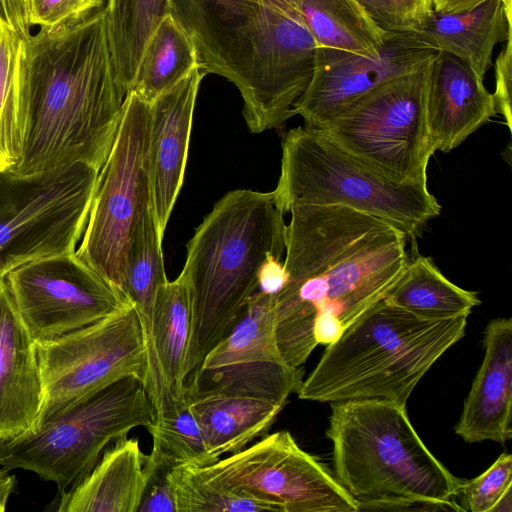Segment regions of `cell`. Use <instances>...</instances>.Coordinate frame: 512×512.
<instances>
[{
    "label": "cell",
    "instance_id": "cell-1",
    "mask_svg": "<svg viewBox=\"0 0 512 512\" xmlns=\"http://www.w3.org/2000/svg\"><path fill=\"white\" fill-rule=\"evenodd\" d=\"M286 226L285 287L274 296L283 361L301 368L317 345L335 341L398 281L410 258L407 235L340 205H295Z\"/></svg>",
    "mask_w": 512,
    "mask_h": 512
},
{
    "label": "cell",
    "instance_id": "cell-2",
    "mask_svg": "<svg viewBox=\"0 0 512 512\" xmlns=\"http://www.w3.org/2000/svg\"><path fill=\"white\" fill-rule=\"evenodd\" d=\"M22 153L9 171H97L112 148L125 95L115 74L105 8L21 39L16 64Z\"/></svg>",
    "mask_w": 512,
    "mask_h": 512
},
{
    "label": "cell",
    "instance_id": "cell-3",
    "mask_svg": "<svg viewBox=\"0 0 512 512\" xmlns=\"http://www.w3.org/2000/svg\"><path fill=\"white\" fill-rule=\"evenodd\" d=\"M286 226L273 191L238 189L225 194L196 229L179 275L191 304L186 382L234 327L258 289L267 256L282 259Z\"/></svg>",
    "mask_w": 512,
    "mask_h": 512
},
{
    "label": "cell",
    "instance_id": "cell-4",
    "mask_svg": "<svg viewBox=\"0 0 512 512\" xmlns=\"http://www.w3.org/2000/svg\"><path fill=\"white\" fill-rule=\"evenodd\" d=\"M327 436L335 477L367 509L463 511L453 497L464 480L429 451L406 406L387 400L333 402Z\"/></svg>",
    "mask_w": 512,
    "mask_h": 512
},
{
    "label": "cell",
    "instance_id": "cell-5",
    "mask_svg": "<svg viewBox=\"0 0 512 512\" xmlns=\"http://www.w3.org/2000/svg\"><path fill=\"white\" fill-rule=\"evenodd\" d=\"M467 315L427 319L379 300L335 341L302 380L303 400L378 399L406 406L433 364L465 335Z\"/></svg>",
    "mask_w": 512,
    "mask_h": 512
},
{
    "label": "cell",
    "instance_id": "cell-6",
    "mask_svg": "<svg viewBox=\"0 0 512 512\" xmlns=\"http://www.w3.org/2000/svg\"><path fill=\"white\" fill-rule=\"evenodd\" d=\"M273 194L284 214L295 205L346 206L388 221L412 243L441 212L427 184L394 182L306 126L283 137Z\"/></svg>",
    "mask_w": 512,
    "mask_h": 512
},
{
    "label": "cell",
    "instance_id": "cell-7",
    "mask_svg": "<svg viewBox=\"0 0 512 512\" xmlns=\"http://www.w3.org/2000/svg\"><path fill=\"white\" fill-rule=\"evenodd\" d=\"M153 416L144 382L125 377L1 442L0 465L32 471L63 493L91 471L109 443L146 427Z\"/></svg>",
    "mask_w": 512,
    "mask_h": 512
},
{
    "label": "cell",
    "instance_id": "cell-8",
    "mask_svg": "<svg viewBox=\"0 0 512 512\" xmlns=\"http://www.w3.org/2000/svg\"><path fill=\"white\" fill-rule=\"evenodd\" d=\"M431 60L365 93L315 130L394 182L427 184L434 154L426 121Z\"/></svg>",
    "mask_w": 512,
    "mask_h": 512
},
{
    "label": "cell",
    "instance_id": "cell-9",
    "mask_svg": "<svg viewBox=\"0 0 512 512\" xmlns=\"http://www.w3.org/2000/svg\"><path fill=\"white\" fill-rule=\"evenodd\" d=\"M98 173L86 164L30 176L0 172V278L24 263L76 251Z\"/></svg>",
    "mask_w": 512,
    "mask_h": 512
},
{
    "label": "cell",
    "instance_id": "cell-10",
    "mask_svg": "<svg viewBox=\"0 0 512 512\" xmlns=\"http://www.w3.org/2000/svg\"><path fill=\"white\" fill-rule=\"evenodd\" d=\"M149 122L150 104L129 91L112 148L98 173L87 223L76 250L120 292L130 235L144 206L152 199Z\"/></svg>",
    "mask_w": 512,
    "mask_h": 512
},
{
    "label": "cell",
    "instance_id": "cell-11",
    "mask_svg": "<svg viewBox=\"0 0 512 512\" xmlns=\"http://www.w3.org/2000/svg\"><path fill=\"white\" fill-rule=\"evenodd\" d=\"M36 349L44 403L35 427L119 379H146V340L132 303L85 327L38 342Z\"/></svg>",
    "mask_w": 512,
    "mask_h": 512
},
{
    "label": "cell",
    "instance_id": "cell-12",
    "mask_svg": "<svg viewBox=\"0 0 512 512\" xmlns=\"http://www.w3.org/2000/svg\"><path fill=\"white\" fill-rule=\"evenodd\" d=\"M206 479L272 504L277 512H357L352 497L328 469L301 449L288 431L199 467Z\"/></svg>",
    "mask_w": 512,
    "mask_h": 512
},
{
    "label": "cell",
    "instance_id": "cell-13",
    "mask_svg": "<svg viewBox=\"0 0 512 512\" xmlns=\"http://www.w3.org/2000/svg\"><path fill=\"white\" fill-rule=\"evenodd\" d=\"M4 280L36 343L85 327L132 303L76 251L24 263Z\"/></svg>",
    "mask_w": 512,
    "mask_h": 512
},
{
    "label": "cell",
    "instance_id": "cell-14",
    "mask_svg": "<svg viewBox=\"0 0 512 512\" xmlns=\"http://www.w3.org/2000/svg\"><path fill=\"white\" fill-rule=\"evenodd\" d=\"M262 32L240 92L252 133L280 127L314 71L316 44L301 0H260Z\"/></svg>",
    "mask_w": 512,
    "mask_h": 512
},
{
    "label": "cell",
    "instance_id": "cell-15",
    "mask_svg": "<svg viewBox=\"0 0 512 512\" xmlns=\"http://www.w3.org/2000/svg\"><path fill=\"white\" fill-rule=\"evenodd\" d=\"M437 52L416 31L389 32L375 56L317 47L312 78L292 114L316 129L375 87L421 68Z\"/></svg>",
    "mask_w": 512,
    "mask_h": 512
},
{
    "label": "cell",
    "instance_id": "cell-16",
    "mask_svg": "<svg viewBox=\"0 0 512 512\" xmlns=\"http://www.w3.org/2000/svg\"><path fill=\"white\" fill-rule=\"evenodd\" d=\"M172 15L190 36L197 67L241 92L262 32L260 0H171Z\"/></svg>",
    "mask_w": 512,
    "mask_h": 512
},
{
    "label": "cell",
    "instance_id": "cell-17",
    "mask_svg": "<svg viewBox=\"0 0 512 512\" xmlns=\"http://www.w3.org/2000/svg\"><path fill=\"white\" fill-rule=\"evenodd\" d=\"M205 75L195 68L149 103V179L162 238L183 183L197 93Z\"/></svg>",
    "mask_w": 512,
    "mask_h": 512
},
{
    "label": "cell",
    "instance_id": "cell-18",
    "mask_svg": "<svg viewBox=\"0 0 512 512\" xmlns=\"http://www.w3.org/2000/svg\"><path fill=\"white\" fill-rule=\"evenodd\" d=\"M497 114L493 94L458 57L438 51L431 60L426 121L433 152H450Z\"/></svg>",
    "mask_w": 512,
    "mask_h": 512
},
{
    "label": "cell",
    "instance_id": "cell-19",
    "mask_svg": "<svg viewBox=\"0 0 512 512\" xmlns=\"http://www.w3.org/2000/svg\"><path fill=\"white\" fill-rule=\"evenodd\" d=\"M44 403L36 342L0 278V443L34 429Z\"/></svg>",
    "mask_w": 512,
    "mask_h": 512
},
{
    "label": "cell",
    "instance_id": "cell-20",
    "mask_svg": "<svg viewBox=\"0 0 512 512\" xmlns=\"http://www.w3.org/2000/svg\"><path fill=\"white\" fill-rule=\"evenodd\" d=\"M512 320L496 318L484 334V357L455 432L468 443L511 439Z\"/></svg>",
    "mask_w": 512,
    "mask_h": 512
},
{
    "label": "cell",
    "instance_id": "cell-21",
    "mask_svg": "<svg viewBox=\"0 0 512 512\" xmlns=\"http://www.w3.org/2000/svg\"><path fill=\"white\" fill-rule=\"evenodd\" d=\"M151 467L135 438H121L91 471L61 493L59 512H137Z\"/></svg>",
    "mask_w": 512,
    "mask_h": 512
},
{
    "label": "cell",
    "instance_id": "cell-22",
    "mask_svg": "<svg viewBox=\"0 0 512 512\" xmlns=\"http://www.w3.org/2000/svg\"><path fill=\"white\" fill-rule=\"evenodd\" d=\"M191 330V304L186 283L178 276L157 291L147 351L145 387L155 407L170 393L186 394L185 364Z\"/></svg>",
    "mask_w": 512,
    "mask_h": 512
},
{
    "label": "cell",
    "instance_id": "cell-23",
    "mask_svg": "<svg viewBox=\"0 0 512 512\" xmlns=\"http://www.w3.org/2000/svg\"><path fill=\"white\" fill-rule=\"evenodd\" d=\"M415 31L435 49L458 57L483 78L494 46L512 36V4L486 0L455 13L432 10Z\"/></svg>",
    "mask_w": 512,
    "mask_h": 512
},
{
    "label": "cell",
    "instance_id": "cell-24",
    "mask_svg": "<svg viewBox=\"0 0 512 512\" xmlns=\"http://www.w3.org/2000/svg\"><path fill=\"white\" fill-rule=\"evenodd\" d=\"M189 401L208 451L216 460L224 454L242 450L260 437L285 406L267 400L233 396L189 398Z\"/></svg>",
    "mask_w": 512,
    "mask_h": 512
},
{
    "label": "cell",
    "instance_id": "cell-25",
    "mask_svg": "<svg viewBox=\"0 0 512 512\" xmlns=\"http://www.w3.org/2000/svg\"><path fill=\"white\" fill-rule=\"evenodd\" d=\"M301 368L284 361L239 362L213 368H196L186 382L189 398L209 396L246 397L286 404L297 392Z\"/></svg>",
    "mask_w": 512,
    "mask_h": 512
},
{
    "label": "cell",
    "instance_id": "cell-26",
    "mask_svg": "<svg viewBox=\"0 0 512 512\" xmlns=\"http://www.w3.org/2000/svg\"><path fill=\"white\" fill-rule=\"evenodd\" d=\"M162 240L152 199L144 206L130 235L122 269L121 292L137 309L147 351L150 346L152 316L158 289L166 277Z\"/></svg>",
    "mask_w": 512,
    "mask_h": 512
},
{
    "label": "cell",
    "instance_id": "cell-27",
    "mask_svg": "<svg viewBox=\"0 0 512 512\" xmlns=\"http://www.w3.org/2000/svg\"><path fill=\"white\" fill-rule=\"evenodd\" d=\"M383 299L427 319L469 316L473 308L481 304L476 292L452 283L430 257L422 255L409 260Z\"/></svg>",
    "mask_w": 512,
    "mask_h": 512
},
{
    "label": "cell",
    "instance_id": "cell-28",
    "mask_svg": "<svg viewBox=\"0 0 512 512\" xmlns=\"http://www.w3.org/2000/svg\"><path fill=\"white\" fill-rule=\"evenodd\" d=\"M195 68L198 67L194 44L182 25L169 14L149 37L130 91L151 103Z\"/></svg>",
    "mask_w": 512,
    "mask_h": 512
},
{
    "label": "cell",
    "instance_id": "cell-29",
    "mask_svg": "<svg viewBox=\"0 0 512 512\" xmlns=\"http://www.w3.org/2000/svg\"><path fill=\"white\" fill-rule=\"evenodd\" d=\"M105 11L115 74L126 96L149 37L172 13L171 0H107Z\"/></svg>",
    "mask_w": 512,
    "mask_h": 512
},
{
    "label": "cell",
    "instance_id": "cell-30",
    "mask_svg": "<svg viewBox=\"0 0 512 512\" xmlns=\"http://www.w3.org/2000/svg\"><path fill=\"white\" fill-rule=\"evenodd\" d=\"M317 47L375 56L389 32L380 29L356 0H301Z\"/></svg>",
    "mask_w": 512,
    "mask_h": 512
},
{
    "label": "cell",
    "instance_id": "cell-31",
    "mask_svg": "<svg viewBox=\"0 0 512 512\" xmlns=\"http://www.w3.org/2000/svg\"><path fill=\"white\" fill-rule=\"evenodd\" d=\"M252 361H283L275 337L274 296L260 291L250 297L232 330L198 367Z\"/></svg>",
    "mask_w": 512,
    "mask_h": 512
},
{
    "label": "cell",
    "instance_id": "cell-32",
    "mask_svg": "<svg viewBox=\"0 0 512 512\" xmlns=\"http://www.w3.org/2000/svg\"><path fill=\"white\" fill-rule=\"evenodd\" d=\"M152 436L151 456L173 466H207L216 460L208 451L187 395H170L154 409L146 426Z\"/></svg>",
    "mask_w": 512,
    "mask_h": 512
},
{
    "label": "cell",
    "instance_id": "cell-33",
    "mask_svg": "<svg viewBox=\"0 0 512 512\" xmlns=\"http://www.w3.org/2000/svg\"><path fill=\"white\" fill-rule=\"evenodd\" d=\"M169 477L174 488L177 512L277 511L272 504L253 494L227 489L206 479L197 466H174Z\"/></svg>",
    "mask_w": 512,
    "mask_h": 512
},
{
    "label": "cell",
    "instance_id": "cell-34",
    "mask_svg": "<svg viewBox=\"0 0 512 512\" xmlns=\"http://www.w3.org/2000/svg\"><path fill=\"white\" fill-rule=\"evenodd\" d=\"M21 36L0 19V172L10 170L22 153L16 64Z\"/></svg>",
    "mask_w": 512,
    "mask_h": 512
},
{
    "label": "cell",
    "instance_id": "cell-35",
    "mask_svg": "<svg viewBox=\"0 0 512 512\" xmlns=\"http://www.w3.org/2000/svg\"><path fill=\"white\" fill-rule=\"evenodd\" d=\"M512 491V456L502 453L482 474L464 480L459 495H463L465 510L493 512L498 502Z\"/></svg>",
    "mask_w": 512,
    "mask_h": 512
},
{
    "label": "cell",
    "instance_id": "cell-36",
    "mask_svg": "<svg viewBox=\"0 0 512 512\" xmlns=\"http://www.w3.org/2000/svg\"><path fill=\"white\" fill-rule=\"evenodd\" d=\"M107 0H27L30 26L55 28L81 21L106 7Z\"/></svg>",
    "mask_w": 512,
    "mask_h": 512
},
{
    "label": "cell",
    "instance_id": "cell-37",
    "mask_svg": "<svg viewBox=\"0 0 512 512\" xmlns=\"http://www.w3.org/2000/svg\"><path fill=\"white\" fill-rule=\"evenodd\" d=\"M151 474L137 512H177L169 472L173 465L148 455Z\"/></svg>",
    "mask_w": 512,
    "mask_h": 512
},
{
    "label": "cell",
    "instance_id": "cell-38",
    "mask_svg": "<svg viewBox=\"0 0 512 512\" xmlns=\"http://www.w3.org/2000/svg\"><path fill=\"white\" fill-rule=\"evenodd\" d=\"M512 84V36L498 54L495 64V91L493 94L497 114H501L509 130H512L511 114Z\"/></svg>",
    "mask_w": 512,
    "mask_h": 512
},
{
    "label": "cell",
    "instance_id": "cell-39",
    "mask_svg": "<svg viewBox=\"0 0 512 512\" xmlns=\"http://www.w3.org/2000/svg\"><path fill=\"white\" fill-rule=\"evenodd\" d=\"M369 18L385 32L415 31L416 25L395 0H356Z\"/></svg>",
    "mask_w": 512,
    "mask_h": 512
},
{
    "label": "cell",
    "instance_id": "cell-40",
    "mask_svg": "<svg viewBox=\"0 0 512 512\" xmlns=\"http://www.w3.org/2000/svg\"><path fill=\"white\" fill-rule=\"evenodd\" d=\"M260 292L268 295H277L288 282V273L284 264L274 255H268L257 275Z\"/></svg>",
    "mask_w": 512,
    "mask_h": 512
},
{
    "label": "cell",
    "instance_id": "cell-41",
    "mask_svg": "<svg viewBox=\"0 0 512 512\" xmlns=\"http://www.w3.org/2000/svg\"><path fill=\"white\" fill-rule=\"evenodd\" d=\"M0 19L13 27L22 39L31 34L27 0H0Z\"/></svg>",
    "mask_w": 512,
    "mask_h": 512
},
{
    "label": "cell",
    "instance_id": "cell-42",
    "mask_svg": "<svg viewBox=\"0 0 512 512\" xmlns=\"http://www.w3.org/2000/svg\"><path fill=\"white\" fill-rule=\"evenodd\" d=\"M408 18L419 27L426 15L433 10L432 0H395Z\"/></svg>",
    "mask_w": 512,
    "mask_h": 512
},
{
    "label": "cell",
    "instance_id": "cell-43",
    "mask_svg": "<svg viewBox=\"0 0 512 512\" xmlns=\"http://www.w3.org/2000/svg\"><path fill=\"white\" fill-rule=\"evenodd\" d=\"M486 0H432L433 10L443 13H455L471 9ZM512 4V0H504Z\"/></svg>",
    "mask_w": 512,
    "mask_h": 512
},
{
    "label": "cell",
    "instance_id": "cell-44",
    "mask_svg": "<svg viewBox=\"0 0 512 512\" xmlns=\"http://www.w3.org/2000/svg\"><path fill=\"white\" fill-rule=\"evenodd\" d=\"M7 472L4 471L0 475V512L5 511L9 496L13 493L16 484L15 477Z\"/></svg>",
    "mask_w": 512,
    "mask_h": 512
},
{
    "label": "cell",
    "instance_id": "cell-45",
    "mask_svg": "<svg viewBox=\"0 0 512 512\" xmlns=\"http://www.w3.org/2000/svg\"><path fill=\"white\" fill-rule=\"evenodd\" d=\"M4 471H6V470H4V469L2 468V466L0 465V475H1Z\"/></svg>",
    "mask_w": 512,
    "mask_h": 512
}]
</instances>
